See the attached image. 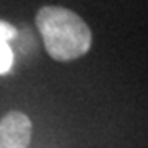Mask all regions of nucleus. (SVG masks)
<instances>
[{"instance_id":"1","label":"nucleus","mask_w":148,"mask_h":148,"mask_svg":"<svg viewBox=\"0 0 148 148\" xmlns=\"http://www.w3.org/2000/svg\"><path fill=\"white\" fill-rule=\"evenodd\" d=\"M36 28L48 54L56 61L84 56L92 45V33L76 12L64 7H43L36 13Z\"/></svg>"},{"instance_id":"2","label":"nucleus","mask_w":148,"mask_h":148,"mask_svg":"<svg viewBox=\"0 0 148 148\" xmlns=\"http://www.w3.org/2000/svg\"><path fill=\"white\" fill-rule=\"evenodd\" d=\"M32 132V120L23 112H8L0 120V148H28Z\"/></svg>"},{"instance_id":"3","label":"nucleus","mask_w":148,"mask_h":148,"mask_svg":"<svg viewBox=\"0 0 148 148\" xmlns=\"http://www.w3.org/2000/svg\"><path fill=\"white\" fill-rule=\"evenodd\" d=\"M16 38V28L7 21L0 20V76L7 74L13 66V51L10 41Z\"/></svg>"}]
</instances>
